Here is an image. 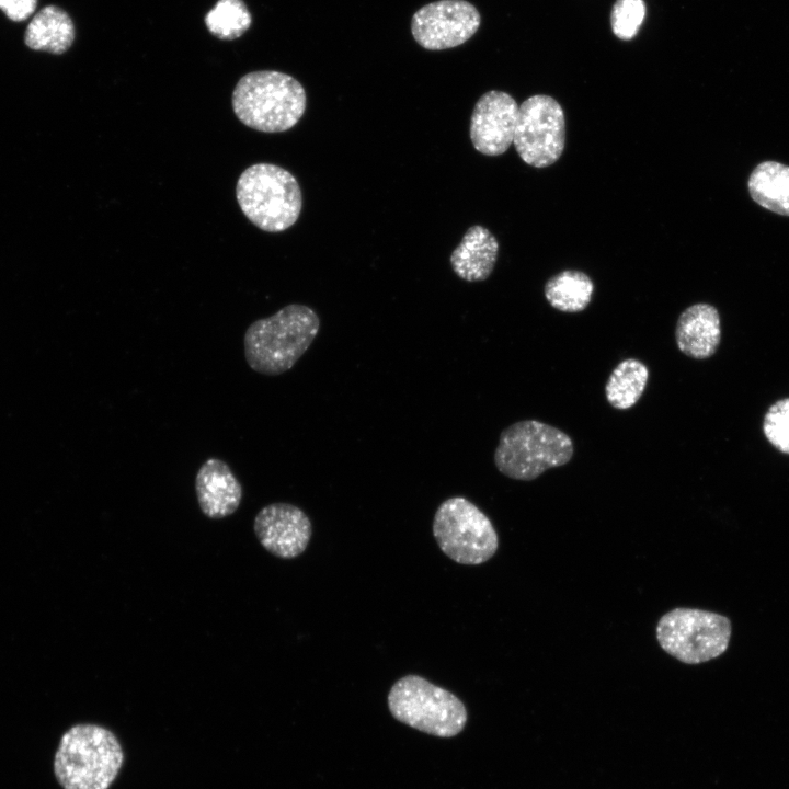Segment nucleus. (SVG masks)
<instances>
[{"instance_id": "nucleus-1", "label": "nucleus", "mask_w": 789, "mask_h": 789, "mask_svg": "<svg viewBox=\"0 0 789 789\" xmlns=\"http://www.w3.org/2000/svg\"><path fill=\"white\" fill-rule=\"evenodd\" d=\"M320 319L306 305L290 304L252 322L244 332V357L250 368L266 376L289 370L309 348Z\"/></svg>"}, {"instance_id": "nucleus-2", "label": "nucleus", "mask_w": 789, "mask_h": 789, "mask_svg": "<svg viewBox=\"0 0 789 789\" xmlns=\"http://www.w3.org/2000/svg\"><path fill=\"white\" fill-rule=\"evenodd\" d=\"M232 108L245 126L263 133L294 127L306 111L307 96L294 77L275 71L249 72L236 84Z\"/></svg>"}, {"instance_id": "nucleus-3", "label": "nucleus", "mask_w": 789, "mask_h": 789, "mask_svg": "<svg viewBox=\"0 0 789 789\" xmlns=\"http://www.w3.org/2000/svg\"><path fill=\"white\" fill-rule=\"evenodd\" d=\"M123 761L121 743L112 731L77 724L61 736L54 773L64 789H108Z\"/></svg>"}, {"instance_id": "nucleus-4", "label": "nucleus", "mask_w": 789, "mask_h": 789, "mask_svg": "<svg viewBox=\"0 0 789 789\" xmlns=\"http://www.w3.org/2000/svg\"><path fill=\"white\" fill-rule=\"evenodd\" d=\"M571 437L538 420H523L506 427L494 451L496 469L519 481H530L551 468L564 466L573 456Z\"/></svg>"}, {"instance_id": "nucleus-5", "label": "nucleus", "mask_w": 789, "mask_h": 789, "mask_svg": "<svg viewBox=\"0 0 789 789\" xmlns=\"http://www.w3.org/2000/svg\"><path fill=\"white\" fill-rule=\"evenodd\" d=\"M236 197L244 216L268 232L291 227L302 206L301 191L295 176L272 163L247 168L238 179Z\"/></svg>"}, {"instance_id": "nucleus-6", "label": "nucleus", "mask_w": 789, "mask_h": 789, "mask_svg": "<svg viewBox=\"0 0 789 789\" xmlns=\"http://www.w3.org/2000/svg\"><path fill=\"white\" fill-rule=\"evenodd\" d=\"M388 707L398 721L419 731L451 737L467 722V710L453 693L419 675L398 679L388 694Z\"/></svg>"}, {"instance_id": "nucleus-7", "label": "nucleus", "mask_w": 789, "mask_h": 789, "mask_svg": "<svg viewBox=\"0 0 789 789\" xmlns=\"http://www.w3.org/2000/svg\"><path fill=\"white\" fill-rule=\"evenodd\" d=\"M660 647L685 664H700L722 655L730 642L728 617L697 608H674L656 625Z\"/></svg>"}, {"instance_id": "nucleus-8", "label": "nucleus", "mask_w": 789, "mask_h": 789, "mask_svg": "<svg viewBox=\"0 0 789 789\" xmlns=\"http://www.w3.org/2000/svg\"><path fill=\"white\" fill-rule=\"evenodd\" d=\"M433 535L441 550L460 564L484 563L499 547L498 534L489 517L462 496L442 502L434 515Z\"/></svg>"}, {"instance_id": "nucleus-9", "label": "nucleus", "mask_w": 789, "mask_h": 789, "mask_svg": "<svg viewBox=\"0 0 789 789\" xmlns=\"http://www.w3.org/2000/svg\"><path fill=\"white\" fill-rule=\"evenodd\" d=\"M513 144L522 160L535 168L553 164L565 145V119L552 96L537 94L518 108Z\"/></svg>"}, {"instance_id": "nucleus-10", "label": "nucleus", "mask_w": 789, "mask_h": 789, "mask_svg": "<svg viewBox=\"0 0 789 789\" xmlns=\"http://www.w3.org/2000/svg\"><path fill=\"white\" fill-rule=\"evenodd\" d=\"M480 13L466 0H439L419 9L411 32L419 45L442 50L464 44L478 31Z\"/></svg>"}, {"instance_id": "nucleus-11", "label": "nucleus", "mask_w": 789, "mask_h": 789, "mask_svg": "<svg viewBox=\"0 0 789 789\" xmlns=\"http://www.w3.org/2000/svg\"><path fill=\"white\" fill-rule=\"evenodd\" d=\"M516 101L498 90L485 92L477 101L469 135L477 151L485 156H500L513 144L518 117Z\"/></svg>"}, {"instance_id": "nucleus-12", "label": "nucleus", "mask_w": 789, "mask_h": 789, "mask_svg": "<svg viewBox=\"0 0 789 789\" xmlns=\"http://www.w3.org/2000/svg\"><path fill=\"white\" fill-rule=\"evenodd\" d=\"M254 533L270 553L282 559L300 556L307 548L312 525L307 514L289 503H272L259 511Z\"/></svg>"}, {"instance_id": "nucleus-13", "label": "nucleus", "mask_w": 789, "mask_h": 789, "mask_svg": "<svg viewBox=\"0 0 789 789\" xmlns=\"http://www.w3.org/2000/svg\"><path fill=\"white\" fill-rule=\"evenodd\" d=\"M195 492L202 512L215 519L233 514L243 494L241 483L219 458H208L202 464L195 477Z\"/></svg>"}, {"instance_id": "nucleus-14", "label": "nucleus", "mask_w": 789, "mask_h": 789, "mask_svg": "<svg viewBox=\"0 0 789 789\" xmlns=\"http://www.w3.org/2000/svg\"><path fill=\"white\" fill-rule=\"evenodd\" d=\"M675 340L678 350L688 357H711L721 340V322L716 307L701 302L687 307L677 319Z\"/></svg>"}, {"instance_id": "nucleus-15", "label": "nucleus", "mask_w": 789, "mask_h": 789, "mask_svg": "<svg viewBox=\"0 0 789 789\" xmlns=\"http://www.w3.org/2000/svg\"><path fill=\"white\" fill-rule=\"evenodd\" d=\"M499 242L484 227L476 225L464 235L461 242L450 254L455 274L467 282L487 279L495 265Z\"/></svg>"}, {"instance_id": "nucleus-16", "label": "nucleus", "mask_w": 789, "mask_h": 789, "mask_svg": "<svg viewBox=\"0 0 789 789\" xmlns=\"http://www.w3.org/2000/svg\"><path fill=\"white\" fill-rule=\"evenodd\" d=\"M75 25L66 11L47 5L39 10L30 21L24 43L33 50L52 54L65 53L73 43Z\"/></svg>"}, {"instance_id": "nucleus-17", "label": "nucleus", "mask_w": 789, "mask_h": 789, "mask_svg": "<svg viewBox=\"0 0 789 789\" xmlns=\"http://www.w3.org/2000/svg\"><path fill=\"white\" fill-rule=\"evenodd\" d=\"M747 186L754 202L789 216V167L775 161L762 162L753 170Z\"/></svg>"}, {"instance_id": "nucleus-18", "label": "nucleus", "mask_w": 789, "mask_h": 789, "mask_svg": "<svg viewBox=\"0 0 789 789\" xmlns=\"http://www.w3.org/2000/svg\"><path fill=\"white\" fill-rule=\"evenodd\" d=\"M594 291L593 281L581 271L565 270L550 277L544 287L547 301L562 312L586 309Z\"/></svg>"}, {"instance_id": "nucleus-19", "label": "nucleus", "mask_w": 789, "mask_h": 789, "mask_svg": "<svg viewBox=\"0 0 789 789\" xmlns=\"http://www.w3.org/2000/svg\"><path fill=\"white\" fill-rule=\"evenodd\" d=\"M649 380V369L637 358H626L610 373L605 385L608 403L618 410L633 407L641 398Z\"/></svg>"}, {"instance_id": "nucleus-20", "label": "nucleus", "mask_w": 789, "mask_h": 789, "mask_svg": "<svg viewBox=\"0 0 789 789\" xmlns=\"http://www.w3.org/2000/svg\"><path fill=\"white\" fill-rule=\"evenodd\" d=\"M204 22L213 35L231 41L245 33L252 16L242 0H218L205 15Z\"/></svg>"}, {"instance_id": "nucleus-21", "label": "nucleus", "mask_w": 789, "mask_h": 789, "mask_svg": "<svg viewBox=\"0 0 789 789\" xmlns=\"http://www.w3.org/2000/svg\"><path fill=\"white\" fill-rule=\"evenodd\" d=\"M645 16L643 0H617L610 14L614 34L624 41L636 36Z\"/></svg>"}, {"instance_id": "nucleus-22", "label": "nucleus", "mask_w": 789, "mask_h": 789, "mask_svg": "<svg viewBox=\"0 0 789 789\" xmlns=\"http://www.w3.org/2000/svg\"><path fill=\"white\" fill-rule=\"evenodd\" d=\"M763 431L776 449L789 455V398L775 402L767 410Z\"/></svg>"}, {"instance_id": "nucleus-23", "label": "nucleus", "mask_w": 789, "mask_h": 789, "mask_svg": "<svg viewBox=\"0 0 789 789\" xmlns=\"http://www.w3.org/2000/svg\"><path fill=\"white\" fill-rule=\"evenodd\" d=\"M36 5L37 0H0V10L15 22L30 18L35 12Z\"/></svg>"}]
</instances>
